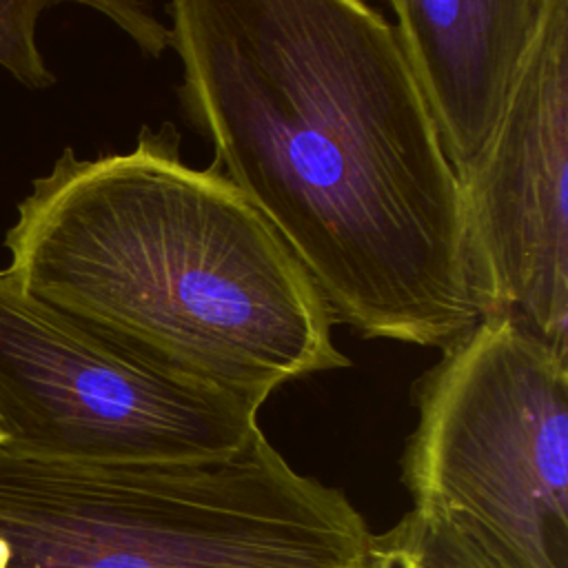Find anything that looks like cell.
Returning a JSON list of instances; mask_svg holds the SVG:
<instances>
[{
	"mask_svg": "<svg viewBox=\"0 0 568 568\" xmlns=\"http://www.w3.org/2000/svg\"><path fill=\"white\" fill-rule=\"evenodd\" d=\"M413 390L402 457L413 508L504 568H568V357L488 315Z\"/></svg>",
	"mask_w": 568,
	"mask_h": 568,
	"instance_id": "cell-4",
	"label": "cell"
},
{
	"mask_svg": "<svg viewBox=\"0 0 568 568\" xmlns=\"http://www.w3.org/2000/svg\"><path fill=\"white\" fill-rule=\"evenodd\" d=\"M62 2L100 11L151 58H160L171 47L169 27L142 0H0V67L29 89H44L55 82L40 53L36 27L47 9Z\"/></svg>",
	"mask_w": 568,
	"mask_h": 568,
	"instance_id": "cell-8",
	"label": "cell"
},
{
	"mask_svg": "<svg viewBox=\"0 0 568 568\" xmlns=\"http://www.w3.org/2000/svg\"><path fill=\"white\" fill-rule=\"evenodd\" d=\"M260 404L158 366L24 293L0 271V428L18 448L180 462L242 448Z\"/></svg>",
	"mask_w": 568,
	"mask_h": 568,
	"instance_id": "cell-5",
	"label": "cell"
},
{
	"mask_svg": "<svg viewBox=\"0 0 568 568\" xmlns=\"http://www.w3.org/2000/svg\"><path fill=\"white\" fill-rule=\"evenodd\" d=\"M373 568H504L442 517L410 508L395 526L373 532Z\"/></svg>",
	"mask_w": 568,
	"mask_h": 568,
	"instance_id": "cell-9",
	"label": "cell"
},
{
	"mask_svg": "<svg viewBox=\"0 0 568 568\" xmlns=\"http://www.w3.org/2000/svg\"><path fill=\"white\" fill-rule=\"evenodd\" d=\"M457 175L488 142L548 0H388Z\"/></svg>",
	"mask_w": 568,
	"mask_h": 568,
	"instance_id": "cell-7",
	"label": "cell"
},
{
	"mask_svg": "<svg viewBox=\"0 0 568 568\" xmlns=\"http://www.w3.org/2000/svg\"><path fill=\"white\" fill-rule=\"evenodd\" d=\"M9 277L140 357L264 404L351 366L331 311L277 229L220 162H184L173 122L133 149H64L7 231Z\"/></svg>",
	"mask_w": 568,
	"mask_h": 568,
	"instance_id": "cell-2",
	"label": "cell"
},
{
	"mask_svg": "<svg viewBox=\"0 0 568 568\" xmlns=\"http://www.w3.org/2000/svg\"><path fill=\"white\" fill-rule=\"evenodd\" d=\"M0 568H373V532L262 430L229 455L180 462L0 442Z\"/></svg>",
	"mask_w": 568,
	"mask_h": 568,
	"instance_id": "cell-3",
	"label": "cell"
},
{
	"mask_svg": "<svg viewBox=\"0 0 568 568\" xmlns=\"http://www.w3.org/2000/svg\"><path fill=\"white\" fill-rule=\"evenodd\" d=\"M0 442H4V433H2V428H0Z\"/></svg>",
	"mask_w": 568,
	"mask_h": 568,
	"instance_id": "cell-10",
	"label": "cell"
},
{
	"mask_svg": "<svg viewBox=\"0 0 568 568\" xmlns=\"http://www.w3.org/2000/svg\"><path fill=\"white\" fill-rule=\"evenodd\" d=\"M568 0H548L499 122L459 173L473 293L568 357Z\"/></svg>",
	"mask_w": 568,
	"mask_h": 568,
	"instance_id": "cell-6",
	"label": "cell"
},
{
	"mask_svg": "<svg viewBox=\"0 0 568 568\" xmlns=\"http://www.w3.org/2000/svg\"><path fill=\"white\" fill-rule=\"evenodd\" d=\"M182 113L335 324L446 351L479 320L462 182L366 0H169Z\"/></svg>",
	"mask_w": 568,
	"mask_h": 568,
	"instance_id": "cell-1",
	"label": "cell"
}]
</instances>
